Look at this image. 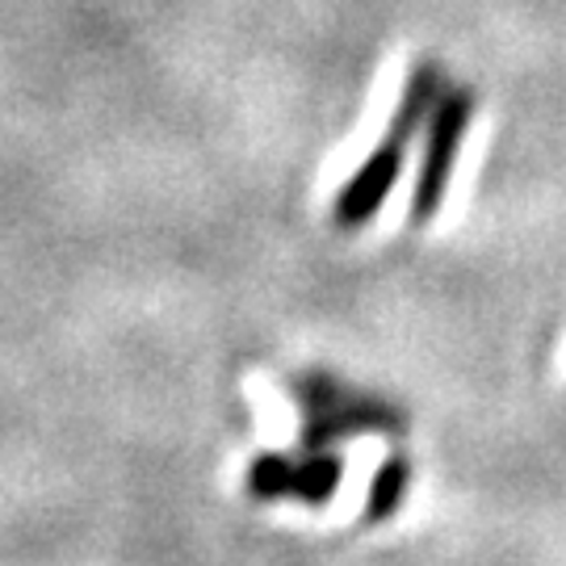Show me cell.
<instances>
[{
  "label": "cell",
  "instance_id": "3957f363",
  "mask_svg": "<svg viewBox=\"0 0 566 566\" xmlns=\"http://www.w3.org/2000/svg\"><path fill=\"white\" fill-rule=\"evenodd\" d=\"M340 479V462L336 458H311L306 465H290L285 458H261L248 470V486L252 495H298L306 504H327Z\"/></svg>",
  "mask_w": 566,
  "mask_h": 566
},
{
  "label": "cell",
  "instance_id": "6da1fadb",
  "mask_svg": "<svg viewBox=\"0 0 566 566\" xmlns=\"http://www.w3.org/2000/svg\"><path fill=\"white\" fill-rule=\"evenodd\" d=\"M437 93H441V72H437L432 63L416 67V76H411V84H407L403 105H399V114H395L390 135L378 143V151L365 160L361 172L344 185V193L336 198V223L340 227L369 223V219H374V210L386 202L390 185H395L399 168H403L407 139H411V135H416V126L424 122V114L432 109V102H437Z\"/></svg>",
  "mask_w": 566,
  "mask_h": 566
},
{
  "label": "cell",
  "instance_id": "7a4b0ae2",
  "mask_svg": "<svg viewBox=\"0 0 566 566\" xmlns=\"http://www.w3.org/2000/svg\"><path fill=\"white\" fill-rule=\"evenodd\" d=\"M470 114H474V97L465 88H458L428 118L424 164H420V181H416V198H411V223L416 227H424L437 214L441 198H446L453 164H458V147H462V135L465 126H470Z\"/></svg>",
  "mask_w": 566,
  "mask_h": 566
},
{
  "label": "cell",
  "instance_id": "277c9868",
  "mask_svg": "<svg viewBox=\"0 0 566 566\" xmlns=\"http://www.w3.org/2000/svg\"><path fill=\"white\" fill-rule=\"evenodd\" d=\"M403 491H407V462L403 458H390V462L378 470L374 479V491H369V504H365V521H386L395 507L403 504Z\"/></svg>",
  "mask_w": 566,
  "mask_h": 566
}]
</instances>
